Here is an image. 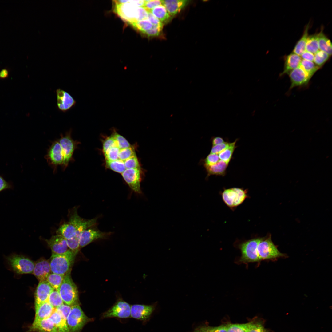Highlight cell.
<instances>
[{
	"mask_svg": "<svg viewBox=\"0 0 332 332\" xmlns=\"http://www.w3.org/2000/svg\"><path fill=\"white\" fill-rule=\"evenodd\" d=\"M114 11L123 20L132 25L137 21L148 19V12L143 6L139 7L128 2L116 3Z\"/></svg>",
	"mask_w": 332,
	"mask_h": 332,
	"instance_id": "cell-1",
	"label": "cell"
},
{
	"mask_svg": "<svg viewBox=\"0 0 332 332\" xmlns=\"http://www.w3.org/2000/svg\"><path fill=\"white\" fill-rule=\"evenodd\" d=\"M78 252L70 249L60 254H52L49 262L51 272L65 275L70 270Z\"/></svg>",
	"mask_w": 332,
	"mask_h": 332,
	"instance_id": "cell-2",
	"label": "cell"
},
{
	"mask_svg": "<svg viewBox=\"0 0 332 332\" xmlns=\"http://www.w3.org/2000/svg\"><path fill=\"white\" fill-rule=\"evenodd\" d=\"M68 214V222L61 225L56 231V234L62 236L66 240L71 239L75 236L77 230L86 219L78 215L77 207L72 208Z\"/></svg>",
	"mask_w": 332,
	"mask_h": 332,
	"instance_id": "cell-3",
	"label": "cell"
},
{
	"mask_svg": "<svg viewBox=\"0 0 332 332\" xmlns=\"http://www.w3.org/2000/svg\"><path fill=\"white\" fill-rule=\"evenodd\" d=\"M71 270L64 276L58 291L63 302L72 306L79 305L78 292L77 286L70 275Z\"/></svg>",
	"mask_w": 332,
	"mask_h": 332,
	"instance_id": "cell-4",
	"label": "cell"
},
{
	"mask_svg": "<svg viewBox=\"0 0 332 332\" xmlns=\"http://www.w3.org/2000/svg\"><path fill=\"white\" fill-rule=\"evenodd\" d=\"M262 238H255L244 241L239 246L241 256L236 261L238 264H247L260 261L257 250L258 245Z\"/></svg>",
	"mask_w": 332,
	"mask_h": 332,
	"instance_id": "cell-5",
	"label": "cell"
},
{
	"mask_svg": "<svg viewBox=\"0 0 332 332\" xmlns=\"http://www.w3.org/2000/svg\"><path fill=\"white\" fill-rule=\"evenodd\" d=\"M72 131L70 129L64 135L61 134L60 138L57 140L62 150L64 159L61 167L63 171L66 169L70 163L74 161L73 156L74 152L75 150L78 148V145L80 144L79 141L73 139L71 136Z\"/></svg>",
	"mask_w": 332,
	"mask_h": 332,
	"instance_id": "cell-6",
	"label": "cell"
},
{
	"mask_svg": "<svg viewBox=\"0 0 332 332\" xmlns=\"http://www.w3.org/2000/svg\"><path fill=\"white\" fill-rule=\"evenodd\" d=\"M93 321L86 315L79 305L71 306L66 319L69 332H80L86 324Z\"/></svg>",
	"mask_w": 332,
	"mask_h": 332,
	"instance_id": "cell-7",
	"label": "cell"
},
{
	"mask_svg": "<svg viewBox=\"0 0 332 332\" xmlns=\"http://www.w3.org/2000/svg\"><path fill=\"white\" fill-rule=\"evenodd\" d=\"M7 263L12 270L18 274L33 273L35 263L29 259L15 254L7 256Z\"/></svg>",
	"mask_w": 332,
	"mask_h": 332,
	"instance_id": "cell-8",
	"label": "cell"
},
{
	"mask_svg": "<svg viewBox=\"0 0 332 332\" xmlns=\"http://www.w3.org/2000/svg\"><path fill=\"white\" fill-rule=\"evenodd\" d=\"M247 190L233 188L224 189L222 193L224 203L231 209L242 204L248 197Z\"/></svg>",
	"mask_w": 332,
	"mask_h": 332,
	"instance_id": "cell-9",
	"label": "cell"
},
{
	"mask_svg": "<svg viewBox=\"0 0 332 332\" xmlns=\"http://www.w3.org/2000/svg\"><path fill=\"white\" fill-rule=\"evenodd\" d=\"M257 250L260 261L275 259L285 256L274 244L270 236L262 238L258 245Z\"/></svg>",
	"mask_w": 332,
	"mask_h": 332,
	"instance_id": "cell-10",
	"label": "cell"
},
{
	"mask_svg": "<svg viewBox=\"0 0 332 332\" xmlns=\"http://www.w3.org/2000/svg\"><path fill=\"white\" fill-rule=\"evenodd\" d=\"M44 158L53 173H56L58 166H62L64 159L62 148L57 140L52 143Z\"/></svg>",
	"mask_w": 332,
	"mask_h": 332,
	"instance_id": "cell-11",
	"label": "cell"
},
{
	"mask_svg": "<svg viewBox=\"0 0 332 332\" xmlns=\"http://www.w3.org/2000/svg\"><path fill=\"white\" fill-rule=\"evenodd\" d=\"M130 317V305L123 300L120 299L108 310L103 313L101 317L103 318L112 317L126 318Z\"/></svg>",
	"mask_w": 332,
	"mask_h": 332,
	"instance_id": "cell-12",
	"label": "cell"
},
{
	"mask_svg": "<svg viewBox=\"0 0 332 332\" xmlns=\"http://www.w3.org/2000/svg\"><path fill=\"white\" fill-rule=\"evenodd\" d=\"M121 174L124 180L132 190L138 193H141V169H126Z\"/></svg>",
	"mask_w": 332,
	"mask_h": 332,
	"instance_id": "cell-13",
	"label": "cell"
},
{
	"mask_svg": "<svg viewBox=\"0 0 332 332\" xmlns=\"http://www.w3.org/2000/svg\"><path fill=\"white\" fill-rule=\"evenodd\" d=\"M93 226L84 230L81 233L79 240L80 248L83 247L96 240L106 238L111 232L101 231Z\"/></svg>",
	"mask_w": 332,
	"mask_h": 332,
	"instance_id": "cell-14",
	"label": "cell"
},
{
	"mask_svg": "<svg viewBox=\"0 0 332 332\" xmlns=\"http://www.w3.org/2000/svg\"><path fill=\"white\" fill-rule=\"evenodd\" d=\"M288 75L291 84L290 90L294 87L307 85L312 77L299 66L291 71Z\"/></svg>",
	"mask_w": 332,
	"mask_h": 332,
	"instance_id": "cell-15",
	"label": "cell"
},
{
	"mask_svg": "<svg viewBox=\"0 0 332 332\" xmlns=\"http://www.w3.org/2000/svg\"><path fill=\"white\" fill-rule=\"evenodd\" d=\"M53 290L46 280L39 281L35 294V309L47 301L49 294Z\"/></svg>",
	"mask_w": 332,
	"mask_h": 332,
	"instance_id": "cell-16",
	"label": "cell"
},
{
	"mask_svg": "<svg viewBox=\"0 0 332 332\" xmlns=\"http://www.w3.org/2000/svg\"><path fill=\"white\" fill-rule=\"evenodd\" d=\"M45 241L51 250L52 254H61L69 249L66 239L60 235H53Z\"/></svg>",
	"mask_w": 332,
	"mask_h": 332,
	"instance_id": "cell-17",
	"label": "cell"
},
{
	"mask_svg": "<svg viewBox=\"0 0 332 332\" xmlns=\"http://www.w3.org/2000/svg\"><path fill=\"white\" fill-rule=\"evenodd\" d=\"M56 92L57 106L60 110L65 112L75 105L76 101L69 93L60 89Z\"/></svg>",
	"mask_w": 332,
	"mask_h": 332,
	"instance_id": "cell-18",
	"label": "cell"
},
{
	"mask_svg": "<svg viewBox=\"0 0 332 332\" xmlns=\"http://www.w3.org/2000/svg\"><path fill=\"white\" fill-rule=\"evenodd\" d=\"M97 219H86L85 223L77 230L75 236L72 238L67 239V244L69 248L72 251H77L79 249V240L82 233L85 230L95 225Z\"/></svg>",
	"mask_w": 332,
	"mask_h": 332,
	"instance_id": "cell-19",
	"label": "cell"
},
{
	"mask_svg": "<svg viewBox=\"0 0 332 332\" xmlns=\"http://www.w3.org/2000/svg\"><path fill=\"white\" fill-rule=\"evenodd\" d=\"M154 309L152 305L135 304L131 306V317L140 320H144L150 316Z\"/></svg>",
	"mask_w": 332,
	"mask_h": 332,
	"instance_id": "cell-20",
	"label": "cell"
},
{
	"mask_svg": "<svg viewBox=\"0 0 332 332\" xmlns=\"http://www.w3.org/2000/svg\"><path fill=\"white\" fill-rule=\"evenodd\" d=\"M27 332H58L50 318L34 321Z\"/></svg>",
	"mask_w": 332,
	"mask_h": 332,
	"instance_id": "cell-21",
	"label": "cell"
},
{
	"mask_svg": "<svg viewBox=\"0 0 332 332\" xmlns=\"http://www.w3.org/2000/svg\"><path fill=\"white\" fill-rule=\"evenodd\" d=\"M50 272L49 262L48 261L41 259L35 263L33 274L39 281L46 280Z\"/></svg>",
	"mask_w": 332,
	"mask_h": 332,
	"instance_id": "cell-22",
	"label": "cell"
},
{
	"mask_svg": "<svg viewBox=\"0 0 332 332\" xmlns=\"http://www.w3.org/2000/svg\"><path fill=\"white\" fill-rule=\"evenodd\" d=\"M161 1L162 4L165 7L170 16H174L179 13L189 2L185 0Z\"/></svg>",
	"mask_w": 332,
	"mask_h": 332,
	"instance_id": "cell-23",
	"label": "cell"
},
{
	"mask_svg": "<svg viewBox=\"0 0 332 332\" xmlns=\"http://www.w3.org/2000/svg\"><path fill=\"white\" fill-rule=\"evenodd\" d=\"M302 59L300 56L293 53L287 56L285 59L283 70L280 74V76L288 74L291 71L298 67Z\"/></svg>",
	"mask_w": 332,
	"mask_h": 332,
	"instance_id": "cell-24",
	"label": "cell"
},
{
	"mask_svg": "<svg viewBox=\"0 0 332 332\" xmlns=\"http://www.w3.org/2000/svg\"><path fill=\"white\" fill-rule=\"evenodd\" d=\"M34 321L49 318L55 310L48 301L45 302L35 309Z\"/></svg>",
	"mask_w": 332,
	"mask_h": 332,
	"instance_id": "cell-25",
	"label": "cell"
},
{
	"mask_svg": "<svg viewBox=\"0 0 332 332\" xmlns=\"http://www.w3.org/2000/svg\"><path fill=\"white\" fill-rule=\"evenodd\" d=\"M228 164L220 160L215 164L211 165H204L208 176L211 175L224 176Z\"/></svg>",
	"mask_w": 332,
	"mask_h": 332,
	"instance_id": "cell-26",
	"label": "cell"
},
{
	"mask_svg": "<svg viewBox=\"0 0 332 332\" xmlns=\"http://www.w3.org/2000/svg\"><path fill=\"white\" fill-rule=\"evenodd\" d=\"M58 332H69L66 320L55 310L49 318Z\"/></svg>",
	"mask_w": 332,
	"mask_h": 332,
	"instance_id": "cell-27",
	"label": "cell"
},
{
	"mask_svg": "<svg viewBox=\"0 0 332 332\" xmlns=\"http://www.w3.org/2000/svg\"><path fill=\"white\" fill-rule=\"evenodd\" d=\"M309 23L305 27L302 37L296 44L293 50V53L300 56L306 51V43L309 36Z\"/></svg>",
	"mask_w": 332,
	"mask_h": 332,
	"instance_id": "cell-28",
	"label": "cell"
},
{
	"mask_svg": "<svg viewBox=\"0 0 332 332\" xmlns=\"http://www.w3.org/2000/svg\"><path fill=\"white\" fill-rule=\"evenodd\" d=\"M322 30L318 33L319 49L331 56L332 53V43L330 40L324 34Z\"/></svg>",
	"mask_w": 332,
	"mask_h": 332,
	"instance_id": "cell-29",
	"label": "cell"
},
{
	"mask_svg": "<svg viewBox=\"0 0 332 332\" xmlns=\"http://www.w3.org/2000/svg\"><path fill=\"white\" fill-rule=\"evenodd\" d=\"M150 12L157 18L163 24L167 22L170 19L171 16L168 12L165 7L161 4L151 10Z\"/></svg>",
	"mask_w": 332,
	"mask_h": 332,
	"instance_id": "cell-30",
	"label": "cell"
},
{
	"mask_svg": "<svg viewBox=\"0 0 332 332\" xmlns=\"http://www.w3.org/2000/svg\"><path fill=\"white\" fill-rule=\"evenodd\" d=\"M319 50L318 33L309 35L306 47V51L315 54Z\"/></svg>",
	"mask_w": 332,
	"mask_h": 332,
	"instance_id": "cell-31",
	"label": "cell"
},
{
	"mask_svg": "<svg viewBox=\"0 0 332 332\" xmlns=\"http://www.w3.org/2000/svg\"><path fill=\"white\" fill-rule=\"evenodd\" d=\"M64 276L65 275L52 273L49 275L46 280L54 289L58 291Z\"/></svg>",
	"mask_w": 332,
	"mask_h": 332,
	"instance_id": "cell-32",
	"label": "cell"
},
{
	"mask_svg": "<svg viewBox=\"0 0 332 332\" xmlns=\"http://www.w3.org/2000/svg\"><path fill=\"white\" fill-rule=\"evenodd\" d=\"M237 140H236L234 142L231 143L230 145L225 149L218 154L220 160H223L228 164L231 160L233 153L236 148L235 144Z\"/></svg>",
	"mask_w": 332,
	"mask_h": 332,
	"instance_id": "cell-33",
	"label": "cell"
},
{
	"mask_svg": "<svg viewBox=\"0 0 332 332\" xmlns=\"http://www.w3.org/2000/svg\"><path fill=\"white\" fill-rule=\"evenodd\" d=\"M106 166L108 168L121 174L126 169L124 161L119 159L114 161L105 160Z\"/></svg>",
	"mask_w": 332,
	"mask_h": 332,
	"instance_id": "cell-34",
	"label": "cell"
},
{
	"mask_svg": "<svg viewBox=\"0 0 332 332\" xmlns=\"http://www.w3.org/2000/svg\"><path fill=\"white\" fill-rule=\"evenodd\" d=\"M299 66L312 77L320 68L313 62L302 59Z\"/></svg>",
	"mask_w": 332,
	"mask_h": 332,
	"instance_id": "cell-35",
	"label": "cell"
},
{
	"mask_svg": "<svg viewBox=\"0 0 332 332\" xmlns=\"http://www.w3.org/2000/svg\"><path fill=\"white\" fill-rule=\"evenodd\" d=\"M47 301L55 309L64 304L58 291L54 289L49 294Z\"/></svg>",
	"mask_w": 332,
	"mask_h": 332,
	"instance_id": "cell-36",
	"label": "cell"
},
{
	"mask_svg": "<svg viewBox=\"0 0 332 332\" xmlns=\"http://www.w3.org/2000/svg\"><path fill=\"white\" fill-rule=\"evenodd\" d=\"M252 322L227 325V332H248Z\"/></svg>",
	"mask_w": 332,
	"mask_h": 332,
	"instance_id": "cell-37",
	"label": "cell"
},
{
	"mask_svg": "<svg viewBox=\"0 0 332 332\" xmlns=\"http://www.w3.org/2000/svg\"><path fill=\"white\" fill-rule=\"evenodd\" d=\"M313 61L321 68L329 59L330 56L326 53L319 50L315 54Z\"/></svg>",
	"mask_w": 332,
	"mask_h": 332,
	"instance_id": "cell-38",
	"label": "cell"
},
{
	"mask_svg": "<svg viewBox=\"0 0 332 332\" xmlns=\"http://www.w3.org/2000/svg\"><path fill=\"white\" fill-rule=\"evenodd\" d=\"M132 25L143 33L151 29L153 26L152 23L148 19L137 21Z\"/></svg>",
	"mask_w": 332,
	"mask_h": 332,
	"instance_id": "cell-39",
	"label": "cell"
},
{
	"mask_svg": "<svg viewBox=\"0 0 332 332\" xmlns=\"http://www.w3.org/2000/svg\"><path fill=\"white\" fill-rule=\"evenodd\" d=\"M111 136L115 140L117 146L120 149L129 148L131 146L129 142L125 138L115 131Z\"/></svg>",
	"mask_w": 332,
	"mask_h": 332,
	"instance_id": "cell-40",
	"label": "cell"
},
{
	"mask_svg": "<svg viewBox=\"0 0 332 332\" xmlns=\"http://www.w3.org/2000/svg\"><path fill=\"white\" fill-rule=\"evenodd\" d=\"M136 155L134 148L132 146L130 147L120 149L118 159L124 161Z\"/></svg>",
	"mask_w": 332,
	"mask_h": 332,
	"instance_id": "cell-41",
	"label": "cell"
},
{
	"mask_svg": "<svg viewBox=\"0 0 332 332\" xmlns=\"http://www.w3.org/2000/svg\"><path fill=\"white\" fill-rule=\"evenodd\" d=\"M120 148L117 146L113 147L104 153L105 160L114 161L118 159Z\"/></svg>",
	"mask_w": 332,
	"mask_h": 332,
	"instance_id": "cell-42",
	"label": "cell"
},
{
	"mask_svg": "<svg viewBox=\"0 0 332 332\" xmlns=\"http://www.w3.org/2000/svg\"><path fill=\"white\" fill-rule=\"evenodd\" d=\"M126 169H141L140 166L136 155L132 156L124 161Z\"/></svg>",
	"mask_w": 332,
	"mask_h": 332,
	"instance_id": "cell-43",
	"label": "cell"
},
{
	"mask_svg": "<svg viewBox=\"0 0 332 332\" xmlns=\"http://www.w3.org/2000/svg\"><path fill=\"white\" fill-rule=\"evenodd\" d=\"M115 146H117V144L114 138L111 136L108 137L104 140L103 144V151L104 153L111 148Z\"/></svg>",
	"mask_w": 332,
	"mask_h": 332,
	"instance_id": "cell-44",
	"label": "cell"
},
{
	"mask_svg": "<svg viewBox=\"0 0 332 332\" xmlns=\"http://www.w3.org/2000/svg\"><path fill=\"white\" fill-rule=\"evenodd\" d=\"M248 332H270V331L264 327L261 322H252Z\"/></svg>",
	"mask_w": 332,
	"mask_h": 332,
	"instance_id": "cell-45",
	"label": "cell"
},
{
	"mask_svg": "<svg viewBox=\"0 0 332 332\" xmlns=\"http://www.w3.org/2000/svg\"><path fill=\"white\" fill-rule=\"evenodd\" d=\"M231 143L224 142L221 144L213 146L211 151V154H218L220 152L229 147Z\"/></svg>",
	"mask_w": 332,
	"mask_h": 332,
	"instance_id": "cell-46",
	"label": "cell"
},
{
	"mask_svg": "<svg viewBox=\"0 0 332 332\" xmlns=\"http://www.w3.org/2000/svg\"><path fill=\"white\" fill-rule=\"evenodd\" d=\"M71 308V306L64 304L55 309L66 320Z\"/></svg>",
	"mask_w": 332,
	"mask_h": 332,
	"instance_id": "cell-47",
	"label": "cell"
},
{
	"mask_svg": "<svg viewBox=\"0 0 332 332\" xmlns=\"http://www.w3.org/2000/svg\"><path fill=\"white\" fill-rule=\"evenodd\" d=\"M163 26L153 25L152 28L150 30L144 32V34L148 37H154L158 36L161 32Z\"/></svg>",
	"mask_w": 332,
	"mask_h": 332,
	"instance_id": "cell-48",
	"label": "cell"
},
{
	"mask_svg": "<svg viewBox=\"0 0 332 332\" xmlns=\"http://www.w3.org/2000/svg\"><path fill=\"white\" fill-rule=\"evenodd\" d=\"M220 159L218 154H210L208 155L204 160V165H211L216 164Z\"/></svg>",
	"mask_w": 332,
	"mask_h": 332,
	"instance_id": "cell-49",
	"label": "cell"
},
{
	"mask_svg": "<svg viewBox=\"0 0 332 332\" xmlns=\"http://www.w3.org/2000/svg\"><path fill=\"white\" fill-rule=\"evenodd\" d=\"M144 7L148 12L156 7L162 4L161 1L158 0H145Z\"/></svg>",
	"mask_w": 332,
	"mask_h": 332,
	"instance_id": "cell-50",
	"label": "cell"
},
{
	"mask_svg": "<svg viewBox=\"0 0 332 332\" xmlns=\"http://www.w3.org/2000/svg\"><path fill=\"white\" fill-rule=\"evenodd\" d=\"M207 328L209 332H227V325H223L217 327H208Z\"/></svg>",
	"mask_w": 332,
	"mask_h": 332,
	"instance_id": "cell-51",
	"label": "cell"
},
{
	"mask_svg": "<svg viewBox=\"0 0 332 332\" xmlns=\"http://www.w3.org/2000/svg\"><path fill=\"white\" fill-rule=\"evenodd\" d=\"M148 19L153 25L163 26V24L150 12L148 13Z\"/></svg>",
	"mask_w": 332,
	"mask_h": 332,
	"instance_id": "cell-52",
	"label": "cell"
},
{
	"mask_svg": "<svg viewBox=\"0 0 332 332\" xmlns=\"http://www.w3.org/2000/svg\"><path fill=\"white\" fill-rule=\"evenodd\" d=\"M12 188V184L6 181L0 176V192L6 189Z\"/></svg>",
	"mask_w": 332,
	"mask_h": 332,
	"instance_id": "cell-53",
	"label": "cell"
},
{
	"mask_svg": "<svg viewBox=\"0 0 332 332\" xmlns=\"http://www.w3.org/2000/svg\"><path fill=\"white\" fill-rule=\"evenodd\" d=\"M300 57L302 59L313 62L314 55L311 53L305 51Z\"/></svg>",
	"mask_w": 332,
	"mask_h": 332,
	"instance_id": "cell-54",
	"label": "cell"
},
{
	"mask_svg": "<svg viewBox=\"0 0 332 332\" xmlns=\"http://www.w3.org/2000/svg\"><path fill=\"white\" fill-rule=\"evenodd\" d=\"M9 70L7 68H4L0 71V79H5L8 77L9 76Z\"/></svg>",
	"mask_w": 332,
	"mask_h": 332,
	"instance_id": "cell-55",
	"label": "cell"
},
{
	"mask_svg": "<svg viewBox=\"0 0 332 332\" xmlns=\"http://www.w3.org/2000/svg\"><path fill=\"white\" fill-rule=\"evenodd\" d=\"M223 139L220 137H216L213 138L212 140V144L213 146L217 145L224 142Z\"/></svg>",
	"mask_w": 332,
	"mask_h": 332,
	"instance_id": "cell-56",
	"label": "cell"
},
{
	"mask_svg": "<svg viewBox=\"0 0 332 332\" xmlns=\"http://www.w3.org/2000/svg\"><path fill=\"white\" fill-rule=\"evenodd\" d=\"M128 2L139 7L144 6L145 1L143 0H128Z\"/></svg>",
	"mask_w": 332,
	"mask_h": 332,
	"instance_id": "cell-57",
	"label": "cell"
},
{
	"mask_svg": "<svg viewBox=\"0 0 332 332\" xmlns=\"http://www.w3.org/2000/svg\"><path fill=\"white\" fill-rule=\"evenodd\" d=\"M194 332H209L207 327H202L195 330Z\"/></svg>",
	"mask_w": 332,
	"mask_h": 332,
	"instance_id": "cell-58",
	"label": "cell"
}]
</instances>
